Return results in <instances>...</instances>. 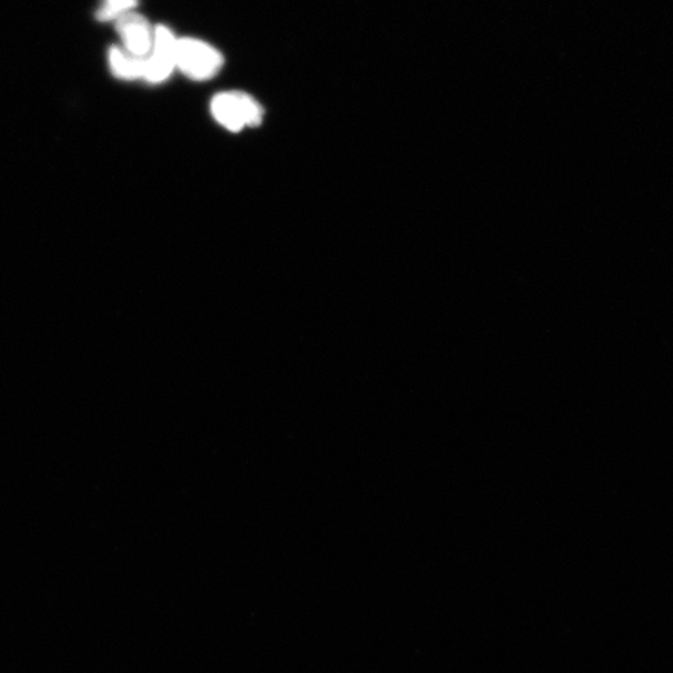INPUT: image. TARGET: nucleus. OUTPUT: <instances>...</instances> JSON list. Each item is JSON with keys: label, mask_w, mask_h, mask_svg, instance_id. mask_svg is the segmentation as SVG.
I'll return each instance as SVG.
<instances>
[{"label": "nucleus", "mask_w": 673, "mask_h": 673, "mask_svg": "<svg viewBox=\"0 0 673 673\" xmlns=\"http://www.w3.org/2000/svg\"><path fill=\"white\" fill-rule=\"evenodd\" d=\"M211 114L219 124L231 131L262 124L263 109L259 101L242 91H224L211 100Z\"/></svg>", "instance_id": "nucleus-1"}, {"label": "nucleus", "mask_w": 673, "mask_h": 673, "mask_svg": "<svg viewBox=\"0 0 673 673\" xmlns=\"http://www.w3.org/2000/svg\"><path fill=\"white\" fill-rule=\"evenodd\" d=\"M223 67L220 50L197 38H181L178 42L177 68L193 81L215 78Z\"/></svg>", "instance_id": "nucleus-2"}, {"label": "nucleus", "mask_w": 673, "mask_h": 673, "mask_svg": "<svg viewBox=\"0 0 673 673\" xmlns=\"http://www.w3.org/2000/svg\"><path fill=\"white\" fill-rule=\"evenodd\" d=\"M179 39L165 26H157L154 43L150 54L144 59L142 79L150 84H161L167 81L177 69V50Z\"/></svg>", "instance_id": "nucleus-3"}, {"label": "nucleus", "mask_w": 673, "mask_h": 673, "mask_svg": "<svg viewBox=\"0 0 673 673\" xmlns=\"http://www.w3.org/2000/svg\"><path fill=\"white\" fill-rule=\"evenodd\" d=\"M117 30L128 53L141 59L150 54L155 28L145 17L134 12L121 17L117 20Z\"/></svg>", "instance_id": "nucleus-4"}, {"label": "nucleus", "mask_w": 673, "mask_h": 673, "mask_svg": "<svg viewBox=\"0 0 673 673\" xmlns=\"http://www.w3.org/2000/svg\"><path fill=\"white\" fill-rule=\"evenodd\" d=\"M109 64L112 74L121 80L142 79L144 59L131 56L125 49L112 47L109 52Z\"/></svg>", "instance_id": "nucleus-5"}, {"label": "nucleus", "mask_w": 673, "mask_h": 673, "mask_svg": "<svg viewBox=\"0 0 673 673\" xmlns=\"http://www.w3.org/2000/svg\"><path fill=\"white\" fill-rule=\"evenodd\" d=\"M139 4V0H104L97 13L100 22H112L132 12Z\"/></svg>", "instance_id": "nucleus-6"}]
</instances>
